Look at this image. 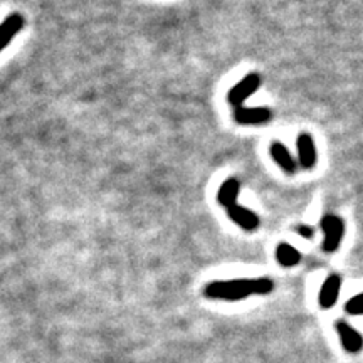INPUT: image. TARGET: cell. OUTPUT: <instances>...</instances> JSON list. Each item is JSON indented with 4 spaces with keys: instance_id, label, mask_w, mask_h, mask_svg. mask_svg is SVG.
<instances>
[{
    "instance_id": "obj_2",
    "label": "cell",
    "mask_w": 363,
    "mask_h": 363,
    "mask_svg": "<svg viewBox=\"0 0 363 363\" xmlns=\"http://www.w3.org/2000/svg\"><path fill=\"white\" fill-rule=\"evenodd\" d=\"M321 230H323V251L325 252H337L345 235V222L342 217L335 214H326L320 222Z\"/></svg>"
},
{
    "instance_id": "obj_13",
    "label": "cell",
    "mask_w": 363,
    "mask_h": 363,
    "mask_svg": "<svg viewBox=\"0 0 363 363\" xmlns=\"http://www.w3.org/2000/svg\"><path fill=\"white\" fill-rule=\"evenodd\" d=\"M345 313L350 316H362L363 315V293H358L357 296L348 299L345 303Z\"/></svg>"
},
{
    "instance_id": "obj_1",
    "label": "cell",
    "mask_w": 363,
    "mask_h": 363,
    "mask_svg": "<svg viewBox=\"0 0 363 363\" xmlns=\"http://www.w3.org/2000/svg\"><path fill=\"white\" fill-rule=\"evenodd\" d=\"M274 289V283L269 278L257 279H229L212 281L206 286L203 293L211 299H225V301H239L251 294H269Z\"/></svg>"
},
{
    "instance_id": "obj_7",
    "label": "cell",
    "mask_w": 363,
    "mask_h": 363,
    "mask_svg": "<svg viewBox=\"0 0 363 363\" xmlns=\"http://www.w3.org/2000/svg\"><path fill=\"white\" fill-rule=\"evenodd\" d=\"M296 148H298V162L299 165L303 167L305 170H311L313 167L316 165L318 160V152H316V145L315 140L310 133H299L298 140H296Z\"/></svg>"
},
{
    "instance_id": "obj_12",
    "label": "cell",
    "mask_w": 363,
    "mask_h": 363,
    "mask_svg": "<svg viewBox=\"0 0 363 363\" xmlns=\"http://www.w3.org/2000/svg\"><path fill=\"white\" fill-rule=\"evenodd\" d=\"M276 261L279 262V266L283 267H293L301 262V252L296 247H293L291 244L281 242L276 247Z\"/></svg>"
},
{
    "instance_id": "obj_11",
    "label": "cell",
    "mask_w": 363,
    "mask_h": 363,
    "mask_svg": "<svg viewBox=\"0 0 363 363\" xmlns=\"http://www.w3.org/2000/svg\"><path fill=\"white\" fill-rule=\"evenodd\" d=\"M239 190H240V184L238 179H227L224 184L220 185L219 194H217V199H219L220 206H224L227 208L235 206Z\"/></svg>"
},
{
    "instance_id": "obj_5",
    "label": "cell",
    "mask_w": 363,
    "mask_h": 363,
    "mask_svg": "<svg viewBox=\"0 0 363 363\" xmlns=\"http://www.w3.org/2000/svg\"><path fill=\"white\" fill-rule=\"evenodd\" d=\"M335 330H337L340 342H342L343 348L348 353H360L363 350V337L360 335V331L353 328L350 323L338 320L335 323Z\"/></svg>"
},
{
    "instance_id": "obj_10",
    "label": "cell",
    "mask_w": 363,
    "mask_h": 363,
    "mask_svg": "<svg viewBox=\"0 0 363 363\" xmlns=\"http://www.w3.org/2000/svg\"><path fill=\"white\" fill-rule=\"evenodd\" d=\"M269 152H271L272 160L278 163L281 169H283V172H286L288 175L296 174L298 163L294 160V157L291 155V152H289L286 145H283L281 142H272L269 147Z\"/></svg>"
},
{
    "instance_id": "obj_4",
    "label": "cell",
    "mask_w": 363,
    "mask_h": 363,
    "mask_svg": "<svg viewBox=\"0 0 363 363\" xmlns=\"http://www.w3.org/2000/svg\"><path fill=\"white\" fill-rule=\"evenodd\" d=\"M342 276L340 274H330L328 278L325 279V283L321 284L320 294H318V303L323 310H331L335 305H337L340 291H342Z\"/></svg>"
},
{
    "instance_id": "obj_6",
    "label": "cell",
    "mask_w": 363,
    "mask_h": 363,
    "mask_svg": "<svg viewBox=\"0 0 363 363\" xmlns=\"http://www.w3.org/2000/svg\"><path fill=\"white\" fill-rule=\"evenodd\" d=\"M272 111L266 106H256V108H246L239 106L234 110V120L239 125H264L271 121Z\"/></svg>"
},
{
    "instance_id": "obj_14",
    "label": "cell",
    "mask_w": 363,
    "mask_h": 363,
    "mask_svg": "<svg viewBox=\"0 0 363 363\" xmlns=\"http://www.w3.org/2000/svg\"><path fill=\"white\" fill-rule=\"evenodd\" d=\"M294 230H296V233L305 239H311L313 235H315V227H311V225H305V224L296 225L294 227Z\"/></svg>"
},
{
    "instance_id": "obj_8",
    "label": "cell",
    "mask_w": 363,
    "mask_h": 363,
    "mask_svg": "<svg viewBox=\"0 0 363 363\" xmlns=\"http://www.w3.org/2000/svg\"><path fill=\"white\" fill-rule=\"evenodd\" d=\"M24 24L26 19L21 12H12L4 22H0V51H4L12 43V39L21 33Z\"/></svg>"
},
{
    "instance_id": "obj_3",
    "label": "cell",
    "mask_w": 363,
    "mask_h": 363,
    "mask_svg": "<svg viewBox=\"0 0 363 363\" xmlns=\"http://www.w3.org/2000/svg\"><path fill=\"white\" fill-rule=\"evenodd\" d=\"M261 83H262L261 76L257 74V72H251V74H247L246 78L240 79L239 83L229 91V94H227V101H229V104H233L234 108L244 106V101L261 88Z\"/></svg>"
},
{
    "instance_id": "obj_9",
    "label": "cell",
    "mask_w": 363,
    "mask_h": 363,
    "mask_svg": "<svg viewBox=\"0 0 363 363\" xmlns=\"http://www.w3.org/2000/svg\"><path fill=\"white\" fill-rule=\"evenodd\" d=\"M227 216H229L230 220L235 222L239 227H242L244 230H249V233L259 227V217L254 214L252 211H249V208L239 206V203L227 208Z\"/></svg>"
}]
</instances>
